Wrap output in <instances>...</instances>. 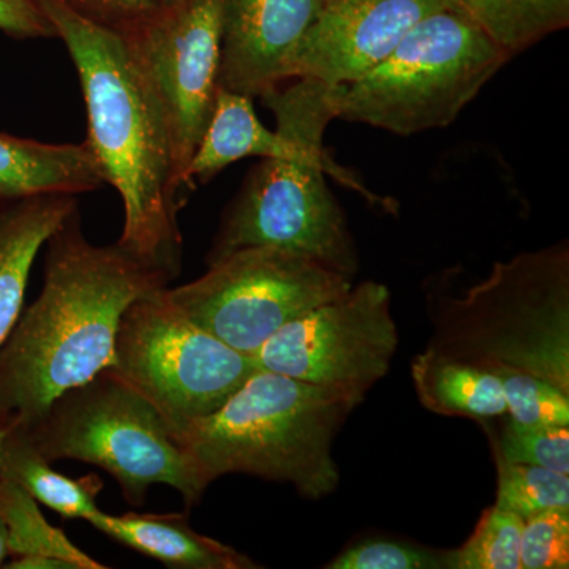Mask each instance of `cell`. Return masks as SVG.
Returning a JSON list of instances; mask_svg holds the SVG:
<instances>
[{
    "label": "cell",
    "mask_w": 569,
    "mask_h": 569,
    "mask_svg": "<svg viewBox=\"0 0 569 569\" xmlns=\"http://www.w3.org/2000/svg\"><path fill=\"white\" fill-rule=\"evenodd\" d=\"M445 0H325L299 41L287 77L336 88L383 61L422 18L447 9Z\"/></svg>",
    "instance_id": "cell-12"
},
{
    "label": "cell",
    "mask_w": 569,
    "mask_h": 569,
    "mask_svg": "<svg viewBox=\"0 0 569 569\" xmlns=\"http://www.w3.org/2000/svg\"><path fill=\"white\" fill-rule=\"evenodd\" d=\"M70 2L97 20L118 29L149 17L160 9L157 0H70Z\"/></svg>",
    "instance_id": "cell-29"
},
{
    "label": "cell",
    "mask_w": 569,
    "mask_h": 569,
    "mask_svg": "<svg viewBox=\"0 0 569 569\" xmlns=\"http://www.w3.org/2000/svg\"><path fill=\"white\" fill-rule=\"evenodd\" d=\"M429 313L430 353L520 370L569 395L567 242L498 261L459 298L433 299Z\"/></svg>",
    "instance_id": "cell-5"
},
{
    "label": "cell",
    "mask_w": 569,
    "mask_h": 569,
    "mask_svg": "<svg viewBox=\"0 0 569 569\" xmlns=\"http://www.w3.org/2000/svg\"><path fill=\"white\" fill-rule=\"evenodd\" d=\"M69 51L88 110V144L121 194L118 244L176 279L182 266L173 157L156 100L126 37L70 0H36Z\"/></svg>",
    "instance_id": "cell-2"
},
{
    "label": "cell",
    "mask_w": 569,
    "mask_h": 569,
    "mask_svg": "<svg viewBox=\"0 0 569 569\" xmlns=\"http://www.w3.org/2000/svg\"><path fill=\"white\" fill-rule=\"evenodd\" d=\"M93 529L112 541L160 561L164 567L179 569H253L252 559L189 526V515L112 516L93 512L86 519Z\"/></svg>",
    "instance_id": "cell-15"
},
{
    "label": "cell",
    "mask_w": 569,
    "mask_h": 569,
    "mask_svg": "<svg viewBox=\"0 0 569 569\" xmlns=\"http://www.w3.org/2000/svg\"><path fill=\"white\" fill-rule=\"evenodd\" d=\"M0 31L14 39L56 36L36 0H0Z\"/></svg>",
    "instance_id": "cell-28"
},
{
    "label": "cell",
    "mask_w": 569,
    "mask_h": 569,
    "mask_svg": "<svg viewBox=\"0 0 569 569\" xmlns=\"http://www.w3.org/2000/svg\"><path fill=\"white\" fill-rule=\"evenodd\" d=\"M419 402L443 417L488 421L507 415L500 377L493 370L422 351L411 362Z\"/></svg>",
    "instance_id": "cell-18"
},
{
    "label": "cell",
    "mask_w": 569,
    "mask_h": 569,
    "mask_svg": "<svg viewBox=\"0 0 569 569\" xmlns=\"http://www.w3.org/2000/svg\"><path fill=\"white\" fill-rule=\"evenodd\" d=\"M0 478L9 479L37 503L58 512L63 519H88L99 511L97 497L103 481L97 475L69 478L51 467L20 429H6L0 451Z\"/></svg>",
    "instance_id": "cell-19"
},
{
    "label": "cell",
    "mask_w": 569,
    "mask_h": 569,
    "mask_svg": "<svg viewBox=\"0 0 569 569\" xmlns=\"http://www.w3.org/2000/svg\"><path fill=\"white\" fill-rule=\"evenodd\" d=\"M47 246L39 298L0 347V430L31 429L63 392L112 369L127 307L171 282L118 242L91 244L78 211Z\"/></svg>",
    "instance_id": "cell-1"
},
{
    "label": "cell",
    "mask_w": 569,
    "mask_h": 569,
    "mask_svg": "<svg viewBox=\"0 0 569 569\" xmlns=\"http://www.w3.org/2000/svg\"><path fill=\"white\" fill-rule=\"evenodd\" d=\"M501 380L507 415L523 425H569V395L520 370H493Z\"/></svg>",
    "instance_id": "cell-25"
},
{
    "label": "cell",
    "mask_w": 569,
    "mask_h": 569,
    "mask_svg": "<svg viewBox=\"0 0 569 569\" xmlns=\"http://www.w3.org/2000/svg\"><path fill=\"white\" fill-rule=\"evenodd\" d=\"M397 347L389 288L367 280L284 325L252 358L269 372L365 400Z\"/></svg>",
    "instance_id": "cell-11"
},
{
    "label": "cell",
    "mask_w": 569,
    "mask_h": 569,
    "mask_svg": "<svg viewBox=\"0 0 569 569\" xmlns=\"http://www.w3.org/2000/svg\"><path fill=\"white\" fill-rule=\"evenodd\" d=\"M325 0H220V88L263 97L288 80L299 41Z\"/></svg>",
    "instance_id": "cell-13"
},
{
    "label": "cell",
    "mask_w": 569,
    "mask_h": 569,
    "mask_svg": "<svg viewBox=\"0 0 569 569\" xmlns=\"http://www.w3.org/2000/svg\"><path fill=\"white\" fill-rule=\"evenodd\" d=\"M498 473L496 507L522 519L550 508L569 507V475L530 463L508 462L493 452Z\"/></svg>",
    "instance_id": "cell-22"
},
{
    "label": "cell",
    "mask_w": 569,
    "mask_h": 569,
    "mask_svg": "<svg viewBox=\"0 0 569 569\" xmlns=\"http://www.w3.org/2000/svg\"><path fill=\"white\" fill-rule=\"evenodd\" d=\"M492 452L508 462L530 463L569 475V425L509 421L501 432L489 429Z\"/></svg>",
    "instance_id": "cell-24"
},
{
    "label": "cell",
    "mask_w": 569,
    "mask_h": 569,
    "mask_svg": "<svg viewBox=\"0 0 569 569\" xmlns=\"http://www.w3.org/2000/svg\"><path fill=\"white\" fill-rule=\"evenodd\" d=\"M208 266L200 279L164 295L193 323L250 356L284 325L353 287L351 277L280 247H244Z\"/></svg>",
    "instance_id": "cell-9"
},
{
    "label": "cell",
    "mask_w": 569,
    "mask_h": 569,
    "mask_svg": "<svg viewBox=\"0 0 569 569\" xmlns=\"http://www.w3.org/2000/svg\"><path fill=\"white\" fill-rule=\"evenodd\" d=\"M280 149L282 137L258 119L253 99L220 88L211 119L187 167L183 190L190 197L231 163L249 157L268 159Z\"/></svg>",
    "instance_id": "cell-17"
},
{
    "label": "cell",
    "mask_w": 569,
    "mask_h": 569,
    "mask_svg": "<svg viewBox=\"0 0 569 569\" xmlns=\"http://www.w3.org/2000/svg\"><path fill=\"white\" fill-rule=\"evenodd\" d=\"M276 116L282 149L261 160L224 212L206 261L244 247L293 250L353 279L358 253L342 208L326 182L331 173L377 201L325 151L326 127L335 121L331 88L298 78L261 97Z\"/></svg>",
    "instance_id": "cell-3"
},
{
    "label": "cell",
    "mask_w": 569,
    "mask_h": 569,
    "mask_svg": "<svg viewBox=\"0 0 569 569\" xmlns=\"http://www.w3.org/2000/svg\"><path fill=\"white\" fill-rule=\"evenodd\" d=\"M77 211V197L70 194H47L0 206V347L21 316L37 254Z\"/></svg>",
    "instance_id": "cell-16"
},
{
    "label": "cell",
    "mask_w": 569,
    "mask_h": 569,
    "mask_svg": "<svg viewBox=\"0 0 569 569\" xmlns=\"http://www.w3.org/2000/svg\"><path fill=\"white\" fill-rule=\"evenodd\" d=\"M164 290L127 307L112 370L159 408L178 436L219 410L261 367L183 316Z\"/></svg>",
    "instance_id": "cell-8"
},
{
    "label": "cell",
    "mask_w": 569,
    "mask_h": 569,
    "mask_svg": "<svg viewBox=\"0 0 569 569\" xmlns=\"http://www.w3.org/2000/svg\"><path fill=\"white\" fill-rule=\"evenodd\" d=\"M509 58L569 26V0H445Z\"/></svg>",
    "instance_id": "cell-21"
},
{
    "label": "cell",
    "mask_w": 569,
    "mask_h": 569,
    "mask_svg": "<svg viewBox=\"0 0 569 569\" xmlns=\"http://www.w3.org/2000/svg\"><path fill=\"white\" fill-rule=\"evenodd\" d=\"M358 397L260 369L219 410L178 433L204 485L224 475L290 482L320 500L340 473L332 443Z\"/></svg>",
    "instance_id": "cell-4"
},
{
    "label": "cell",
    "mask_w": 569,
    "mask_h": 569,
    "mask_svg": "<svg viewBox=\"0 0 569 569\" xmlns=\"http://www.w3.org/2000/svg\"><path fill=\"white\" fill-rule=\"evenodd\" d=\"M20 430L50 462L103 468L132 507L146 503L153 485L178 490L187 508L208 490L159 408L112 369L63 392L36 426Z\"/></svg>",
    "instance_id": "cell-7"
},
{
    "label": "cell",
    "mask_w": 569,
    "mask_h": 569,
    "mask_svg": "<svg viewBox=\"0 0 569 569\" xmlns=\"http://www.w3.org/2000/svg\"><path fill=\"white\" fill-rule=\"evenodd\" d=\"M569 567V507L550 508L523 519L520 568Z\"/></svg>",
    "instance_id": "cell-27"
},
{
    "label": "cell",
    "mask_w": 569,
    "mask_h": 569,
    "mask_svg": "<svg viewBox=\"0 0 569 569\" xmlns=\"http://www.w3.org/2000/svg\"><path fill=\"white\" fill-rule=\"evenodd\" d=\"M0 518L9 531L10 561L3 568H107L78 549L62 530L51 527L37 501L20 486L3 478H0Z\"/></svg>",
    "instance_id": "cell-20"
},
{
    "label": "cell",
    "mask_w": 569,
    "mask_h": 569,
    "mask_svg": "<svg viewBox=\"0 0 569 569\" xmlns=\"http://www.w3.org/2000/svg\"><path fill=\"white\" fill-rule=\"evenodd\" d=\"M3 437H6V429L0 430V451H2Z\"/></svg>",
    "instance_id": "cell-32"
},
{
    "label": "cell",
    "mask_w": 569,
    "mask_h": 569,
    "mask_svg": "<svg viewBox=\"0 0 569 569\" xmlns=\"http://www.w3.org/2000/svg\"><path fill=\"white\" fill-rule=\"evenodd\" d=\"M157 2H159L160 9H173V7L181 6L186 0H157Z\"/></svg>",
    "instance_id": "cell-31"
},
{
    "label": "cell",
    "mask_w": 569,
    "mask_h": 569,
    "mask_svg": "<svg viewBox=\"0 0 569 569\" xmlns=\"http://www.w3.org/2000/svg\"><path fill=\"white\" fill-rule=\"evenodd\" d=\"M509 59L459 11H433L373 69L331 88L336 118L400 137L445 129Z\"/></svg>",
    "instance_id": "cell-6"
},
{
    "label": "cell",
    "mask_w": 569,
    "mask_h": 569,
    "mask_svg": "<svg viewBox=\"0 0 569 569\" xmlns=\"http://www.w3.org/2000/svg\"><path fill=\"white\" fill-rule=\"evenodd\" d=\"M162 116L174 187L186 204L183 178L220 89L222 11L220 0H186L173 9L119 28Z\"/></svg>",
    "instance_id": "cell-10"
},
{
    "label": "cell",
    "mask_w": 569,
    "mask_h": 569,
    "mask_svg": "<svg viewBox=\"0 0 569 569\" xmlns=\"http://www.w3.org/2000/svg\"><path fill=\"white\" fill-rule=\"evenodd\" d=\"M103 183L88 141L50 144L0 133V206L47 194L77 197Z\"/></svg>",
    "instance_id": "cell-14"
},
{
    "label": "cell",
    "mask_w": 569,
    "mask_h": 569,
    "mask_svg": "<svg viewBox=\"0 0 569 569\" xmlns=\"http://www.w3.org/2000/svg\"><path fill=\"white\" fill-rule=\"evenodd\" d=\"M9 559V531H7L6 522L0 518V567H3Z\"/></svg>",
    "instance_id": "cell-30"
},
{
    "label": "cell",
    "mask_w": 569,
    "mask_h": 569,
    "mask_svg": "<svg viewBox=\"0 0 569 569\" xmlns=\"http://www.w3.org/2000/svg\"><path fill=\"white\" fill-rule=\"evenodd\" d=\"M522 526L515 512L486 509L470 539L455 550V569H520Z\"/></svg>",
    "instance_id": "cell-23"
},
{
    "label": "cell",
    "mask_w": 569,
    "mask_h": 569,
    "mask_svg": "<svg viewBox=\"0 0 569 569\" xmlns=\"http://www.w3.org/2000/svg\"><path fill=\"white\" fill-rule=\"evenodd\" d=\"M328 569H455V550H436L388 541L366 539L343 550Z\"/></svg>",
    "instance_id": "cell-26"
}]
</instances>
